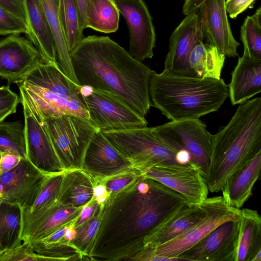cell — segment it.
Returning a JSON list of instances; mask_svg holds the SVG:
<instances>
[{"label": "cell", "mask_w": 261, "mask_h": 261, "mask_svg": "<svg viewBox=\"0 0 261 261\" xmlns=\"http://www.w3.org/2000/svg\"><path fill=\"white\" fill-rule=\"evenodd\" d=\"M206 213L204 201L200 204L187 203L146 239L143 249L153 248L176 238L200 222Z\"/></svg>", "instance_id": "obj_22"}, {"label": "cell", "mask_w": 261, "mask_h": 261, "mask_svg": "<svg viewBox=\"0 0 261 261\" xmlns=\"http://www.w3.org/2000/svg\"><path fill=\"white\" fill-rule=\"evenodd\" d=\"M240 39L244 46L243 54L261 60V7L254 14L245 18L241 28Z\"/></svg>", "instance_id": "obj_32"}, {"label": "cell", "mask_w": 261, "mask_h": 261, "mask_svg": "<svg viewBox=\"0 0 261 261\" xmlns=\"http://www.w3.org/2000/svg\"><path fill=\"white\" fill-rule=\"evenodd\" d=\"M3 152L0 151V161H1V158H2V154H3Z\"/></svg>", "instance_id": "obj_48"}, {"label": "cell", "mask_w": 261, "mask_h": 261, "mask_svg": "<svg viewBox=\"0 0 261 261\" xmlns=\"http://www.w3.org/2000/svg\"><path fill=\"white\" fill-rule=\"evenodd\" d=\"M83 207L66 205L58 201L32 211L21 208V241H38L64 226L73 224L79 217Z\"/></svg>", "instance_id": "obj_16"}, {"label": "cell", "mask_w": 261, "mask_h": 261, "mask_svg": "<svg viewBox=\"0 0 261 261\" xmlns=\"http://www.w3.org/2000/svg\"><path fill=\"white\" fill-rule=\"evenodd\" d=\"M256 0H225V6L231 18H236L239 14L248 8H252Z\"/></svg>", "instance_id": "obj_41"}, {"label": "cell", "mask_w": 261, "mask_h": 261, "mask_svg": "<svg viewBox=\"0 0 261 261\" xmlns=\"http://www.w3.org/2000/svg\"><path fill=\"white\" fill-rule=\"evenodd\" d=\"M261 151V97L240 105L228 124L213 135L205 181L212 193Z\"/></svg>", "instance_id": "obj_3"}, {"label": "cell", "mask_w": 261, "mask_h": 261, "mask_svg": "<svg viewBox=\"0 0 261 261\" xmlns=\"http://www.w3.org/2000/svg\"><path fill=\"white\" fill-rule=\"evenodd\" d=\"M225 0H206L198 14L203 38L207 43L228 57L238 56L240 43L231 32L225 6Z\"/></svg>", "instance_id": "obj_19"}, {"label": "cell", "mask_w": 261, "mask_h": 261, "mask_svg": "<svg viewBox=\"0 0 261 261\" xmlns=\"http://www.w3.org/2000/svg\"><path fill=\"white\" fill-rule=\"evenodd\" d=\"M21 217L18 205L0 200V254L21 244Z\"/></svg>", "instance_id": "obj_30"}, {"label": "cell", "mask_w": 261, "mask_h": 261, "mask_svg": "<svg viewBox=\"0 0 261 261\" xmlns=\"http://www.w3.org/2000/svg\"><path fill=\"white\" fill-rule=\"evenodd\" d=\"M43 62L33 44L20 34L9 35L0 40V77L9 84L20 81Z\"/></svg>", "instance_id": "obj_18"}, {"label": "cell", "mask_w": 261, "mask_h": 261, "mask_svg": "<svg viewBox=\"0 0 261 261\" xmlns=\"http://www.w3.org/2000/svg\"><path fill=\"white\" fill-rule=\"evenodd\" d=\"M203 41L198 12L186 15L171 34L163 71L177 75L196 77L189 64L194 46Z\"/></svg>", "instance_id": "obj_17"}, {"label": "cell", "mask_w": 261, "mask_h": 261, "mask_svg": "<svg viewBox=\"0 0 261 261\" xmlns=\"http://www.w3.org/2000/svg\"><path fill=\"white\" fill-rule=\"evenodd\" d=\"M101 131L141 174L158 164L191 163L187 152L177 151L162 140L155 134L153 127Z\"/></svg>", "instance_id": "obj_6"}, {"label": "cell", "mask_w": 261, "mask_h": 261, "mask_svg": "<svg viewBox=\"0 0 261 261\" xmlns=\"http://www.w3.org/2000/svg\"><path fill=\"white\" fill-rule=\"evenodd\" d=\"M15 83L39 121L63 114L90 120L82 86L71 81L58 65L39 68L32 76L30 84L21 81Z\"/></svg>", "instance_id": "obj_5"}, {"label": "cell", "mask_w": 261, "mask_h": 261, "mask_svg": "<svg viewBox=\"0 0 261 261\" xmlns=\"http://www.w3.org/2000/svg\"><path fill=\"white\" fill-rule=\"evenodd\" d=\"M81 15L84 30L85 28V13L87 0H75Z\"/></svg>", "instance_id": "obj_47"}, {"label": "cell", "mask_w": 261, "mask_h": 261, "mask_svg": "<svg viewBox=\"0 0 261 261\" xmlns=\"http://www.w3.org/2000/svg\"><path fill=\"white\" fill-rule=\"evenodd\" d=\"M82 86L81 93L90 120L100 130H121L145 126L147 121L116 95Z\"/></svg>", "instance_id": "obj_10"}, {"label": "cell", "mask_w": 261, "mask_h": 261, "mask_svg": "<svg viewBox=\"0 0 261 261\" xmlns=\"http://www.w3.org/2000/svg\"><path fill=\"white\" fill-rule=\"evenodd\" d=\"M25 21L0 7V35L27 34Z\"/></svg>", "instance_id": "obj_39"}, {"label": "cell", "mask_w": 261, "mask_h": 261, "mask_svg": "<svg viewBox=\"0 0 261 261\" xmlns=\"http://www.w3.org/2000/svg\"><path fill=\"white\" fill-rule=\"evenodd\" d=\"M0 7L26 22L24 0H0Z\"/></svg>", "instance_id": "obj_42"}, {"label": "cell", "mask_w": 261, "mask_h": 261, "mask_svg": "<svg viewBox=\"0 0 261 261\" xmlns=\"http://www.w3.org/2000/svg\"><path fill=\"white\" fill-rule=\"evenodd\" d=\"M232 106L242 104L261 92V60L243 54L231 73L228 85Z\"/></svg>", "instance_id": "obj_21"}, {"label": "cell", "mask_w": 261, "mask_h": 261, "mask_svg": "<svg viewBox=\"0 0 261 261\" xmlns=\"http://www.w3.org/2000/svg\"><path fill=\"white\" fill-rule=\"evenodd\" d=\"M206 0H185L182 12L186 15L191 13L197 12L199 10L201 5Z\"/></svg>", "instance_id": "obj_46"}, {"label": "cell", "mask_w": 261, "mask_h": 261, "mask_svg": "<svg viewBox=\"0 0 261 261\" xmlns=\"http://www.w3.org/2000/svg\"><path fill=\"white\" fill-rule=\"evenodd\" d=\"M20 98L9 86L0 87V123L9 115L16 113Z\"/></svg>", "instance_id": "obj_40"}, {"label": "cell", "mask_w": 261, "mask_h": 261, "mask_svg": "<svg viewBox=\"0 0 261 261\" xmlns=\"http://www.w3.org/2000/svg\"><path fill=\"white\" fill-rule=\"evenodd\" d=\"M141 175L139 170L133 169L98 181L104 185L109 196L130 184Z\"/></svg>", "instance_id": "obj_38"}, {"label": "cell", "mask_w": 261, "mask_h": 261, "mask_svg": "<svg viewBox=\"0 0 261 261\" xmlns=\"http://www.w3.org/2000/svg\"><path fill=\"white\" fill-rule=\"evenodd\" d=\"M28 39L45 62L58 63L54 40L39 0H24Z\"/></svg>", "instance_id": "obj_23"}, {"label": "cell", "mask_w": 261, "mask_h": 261, "mask_svg": "<svg viewBox=\"0 0 261 261\" xmlns=\"http://www.w3.org/2000/svg\"><path fill=\"white\" fill-rule=\"evenodd\" d=\"M188 202L177 191L141 175L107 198L89 260H136L146 239Z\"/></svg>", "instance_id": "obj_1"}, {"label": "cell", "mask_w": 261, "mask_h": 261, "mask_svg": "<svg viewBox=\"0 0 261 261\" xmlns=\"http://www.w3.org/2000/svg\"><path fill=\"white\" fill-rule=\"evenodd\" d=\"M81 169L96 181L135 168L98 130L88 145Z\"/></svg>", "instance_id": "obj_20"}, {"label": "cell", "mask_w": 261, "mask_h": 261, "mask_svg": "<svg viewBox=\"0 0 261 261\" xmlns=\"http://www.w3.org/2000/svg\"><path fill=\"white\" fill-rule=\"evenodd\" d=\"M44 10L56 48L59 66L71 81L78 84L71 61L70 52L61 25L59 0H39Z\"/></svg>", "instance_id": "obj_27"}, {"label": "cell", "mask_w": 261, "mask_h": 261, "mask_svg": "<svg viewBox=\"0 0 261 261\" xmlns=\"http://www.w3.org/2000/svg\"><path fill=\"white\" fill-rule=\"evenodd\" d=\"M157 136L179 151H186L204 178L208 174L213 135L199 119L170 121L153 127Z\"/></svg>", "instance_id": "obj_8"}, {"label": "cell", "mask_w": 261, "mask_h": 261, "mask_svg": "<svg viewBox=\"0 0 261 261\" xmlns=\"http://www.w3.org/2000/svg\"><path fill=\"white\" fill-rule=\"evenodd\" d=\"M120 12L115 0H87L85 28L108 34L118 29Z\"/></svg>", "instance_id": "obj_29"}, {"label": "cell", "mask_w": 261, "mask_h": 261, "mask_svg": "<svg viewBox=\"0 0 261 261\" xmlns=\"http://www.w3.org/2000/svg\"><path fill=\"white\" fill-rule=\"evenodd\" d=\"M50 175L37 169L27 158L21 159L12 169L0 174V200L29 210Z\"/></svg>", "instance_id": "obj_11"}, {"label": "cell", "mask_w": 261, "mask_h": 261, "mask_svg": "<svg viewBox=\"0 0 261 261\" xmlns=\"http://www.w3.org/2000/svg\"><path fill=\"white\" fill-rule=\"evenodd\" d=\"M94 179L81 168L66 170L58 201L66 205L83 207L94 195Z\"/></svg>", "instance_id": "obj_25"}, {"label": "cell", "mask_w": 261, "mask_h": 261, "mask_svg": "<svg viewBox=\"0 0 261 261\" xmlns=\"http://www.w3.org/2000/svg\"><path fill=\"white\" fill-rule=\"evenodd\" d=\"M129 30V50L135 59L142 61L153 56L155 33L151 16L143 0H115Z\"/></svg>", "instance_id": "obj_13"}, {"label": "cell", "mask_w": 261, "mask_h": 261, "mask_svg": "<svg viewBox=\"0 0 261 261\" xmlns=\"http://www.w3.org/2000/svg\"><path fill=\"white\" fill-rule=\"evenodd\" d=\"M24 118L27 158L37 169L49 175L66 171L44 128L24 97L20 94Z\"/></svg>", "instance_id": "obj_15"}, {"label": "cell", "mask_w": 261, "mask_h": 261, "mask_svg": "<svg viewBox=\"0 0 261 261\" xmlns=\"http://www.w3.org/2000/svg\"><path fill=\"white\" fill-rule=\"evenodd\" d=\"M21 159L12 153L3 152L0 161V174L12 169L18 164Z\"/></svg>", "instance_id": "obj_44"}, {"label": "cell", "mask_w": 261, "mask_h": 261, "mask_svg": "<svg viewBox=\"0 0 261 261\" xmlns=\"http://www.w3.org/2000/svg\"><path fill=\"white\" fill-rule=\"evenodd\" d=\"M39 121L65 169L81 168L88 145L99 129L91 120L71 114Z\"/></svg>", "instance_id": "obj_7"}, {"label": "cell", "mask_w": 261, "mask_h": 261, "mask_svg": "<svg viewBox=\"0 0 261 261\" xmlns=\"http://www.w3.org/2000/svg\"><path fill=\"white\" fill-rule=\"evenodd\" d=\"M65 172V171H64ZM51 175L38 194L30 211L51 205L58 202L63 173Z\"/></svg>", "instance_id": "obj_36"}, {"label": "cell", "mask_w": 261, "mask_h": 261, "mask_svg": "<svg viewBox=\"0 0 261 261\" xmlns=\"http://www.w3.org/2000/svg\"><path fill=\"white\" fill-rule=\"evenodd\" d=\"M70 55L80 86L114 94L145 117L152 106L151 69L108 36L84 37Z\"/></svg>", "instance_id": "obj_2"}, {"label": "cell", "mask_w": 261, "mask_h": 261, "mask_svg": "<svg viewBox=\"0 0 261 261\" xmlns=\"http://www.w3.org/2000/svg\"><path fill=\"white\" fill-rule=\"evenodd\" d=\"M59 17L70 53L84 38L82 21L75 0H59Z\"/></svg>", "instance_id": "obj_31"}, {"label": "cell", "mask_w": 261, "mask_h": 261, "mask_svg": "<svg viewBox=\"0 0 261 261\" xmlns=\"http://www.w3.org/2000/svg\"><path fill=\"white\" fill-rule=\"evenodd\" d=\"M225 60V56L216 47L201 41L191 51L189 64L196 77L219 80Z\"/></svg>", "instance_id": "obj_28"}, {"label": "cell", "mask_w": 261, "mask_h": 261, "mask_svg": "<svg viewBox=\"0 0 261 261\" xmlns=\"http://www.w3.org/2000/svg\"><path fill=\"white\" fill-rule=\"evenodd\" d=\"M261 168V151L234 173L221 190L222 197L230 206L240 209L252 195Z\"/></svg>", "instance_id": "obj_24"}, {"label": "cell", "mask_w": 261, "mask_h": 261, "mask_svg": "<svg viewBox=\"0 0 261 261\" xmlns=\"http://www.w3.org/2000/svg\"><path fill=\"white\" fill-rule=\"evenodd\" d=\"M0 151L27 158L24 125L20 121L0 123Z\"/></svg>", "instance_id": "obj_33"}, {"label": "cell", "mask_w": 261, "mask_h": 261, "mask_svg": "<svg viewBox=\"0 0 261 261\" xmlns=\"http://www.w3.org/2000/svg\"><path fill=\"white\" fill-rule=\"evenodd\" d=\"M99 205L100 204L93 197V198L88 203L83 207L79 217L73 224V228L77 227L79 225L90 218L93 215Z\"/></svg>", "instance_id": "obj_43"}, {"label": "cell", "mask_w": 261, "mask_h": 261, "mask_svg": "<svg viewBox=\"0 0 261 261\" xmlns=\"http://www.w3.org/2000/svg\"><path fill=\"white\" fill-rule=\"evenodd\" d=\"M101 210L102 206L100 205L90 218L74 228L75 234L70 242L83 254L84 260H89L90 248L99 224Z\"/></svg>", "instance_id": "obj_35"}, {"label": "cell", "mask_w": 261, "mask_h": 261, "mask_svg": "<svg viewBox=\"0 0 261 261\" xmlns=\"http://www.w3.org/2000/svg\"><path fill=\"white\" fill-rule=\"evenodd\" d=\"M239 226V220L222 223L178 257L182 260L236 261Z\"/></svg>", "instance_id": "obj_14"}, {"label": "cell", "mask_w": 261, "mask_h": 261, "mask_svg": "<svg viewBox=\"0 0 261 261\" xmlns=\"http://www.w3.org/2000/svg\"><path fill=\"white\" fill-rule=\"evenodd\" d=\"M152 106L171 121L199 119L218 111L229 97L222 79L199 78L152 71L149 80Z\"/></svg>", "instance_id": "obj_4"}, {"label": "cell", "mask_w": 261, "mask_h": 261, "mask_svg": "<svg viewBox=\"0 0 261 261\" xmlns=\"http://www.w3.org/2000/svg\"><path fill=\"white\" fill-rule=\"evenodd\" d=\"M0 261H48L36 253L30 242H23L13 249L0 254Z\"/></svg>", "instance_id": "obj_37"}, {"label": "cell", "mask_w": 261, "mask_h": 261, "mask_svg": "<svg viewBox=\"0 0 261 261\" xmlns=\"http://www.w3.org/2000/svg\"><path fill=\"white\" fill-rule=\"evenodd\" d=\"M204 203L206 213L200 222L165 244L152 249H144L138 260L148 261L154 255L179 258L180 254L194 246L219 225L228 221L240 219L241 209L229 206L222 196L207 197Z\"/></svg>", "instance_id": "obj_9"}, {"label": "cell", "mask_w": 261, "mask_h": 261, "mask_svg": "<svg viewBox=\"0 0 261 261\" xmlns=\"http://www.w3.org/2000/svg\"><path fill=\"white\" fill-rule=\"evenodd\" d=\"M177 191L193 204H200L208 197V189L199 170L191 163L161 164L141 172Z\"/></svg>", "instance_id": "obj_12"}, {"label": "cell", "mask_w": 261, "mask_h": 261, "mask_svg": "<svg viewBox=\"0 0 261 261\" xmlns=\"http://www.w3.org/2000/svg\"><path fill=\"white\" fill-rule=\"evenodd\" d=\"M236 261H252L261 252V217L257 211L241 210Z\"/></svg>", "instance_id": "obj_26"}, {"label": "cell", "mask_w": 261, "mask_h": 261, "mask_svg": "<svg viewBox=\"0 0 261 261\" xmlns=\"http://www.w3.org/2000/svg\"><path fill=\"white\" fill-rule=\"evenodd\" d=\"M68 238L51 244H43L37 241L30 242L34 251L47 260H84L83 254Z\"/></svg>", "instance_id": "obj_34"}, {"label": "cell", "mask_w": 261, "mask_h": 261, "mask_svg": "<svg viewBox=\"0 0 261 261\" xmlns=\"http://www.w3.org/2000/svg\"><path fill=\"white\" fill-rule=\"evenodd\" d=\"M108 197L104 185L100 181H94L93 198L102 207Z\"/></svg>", "instance_id": "obj_45"}]
</instances>
